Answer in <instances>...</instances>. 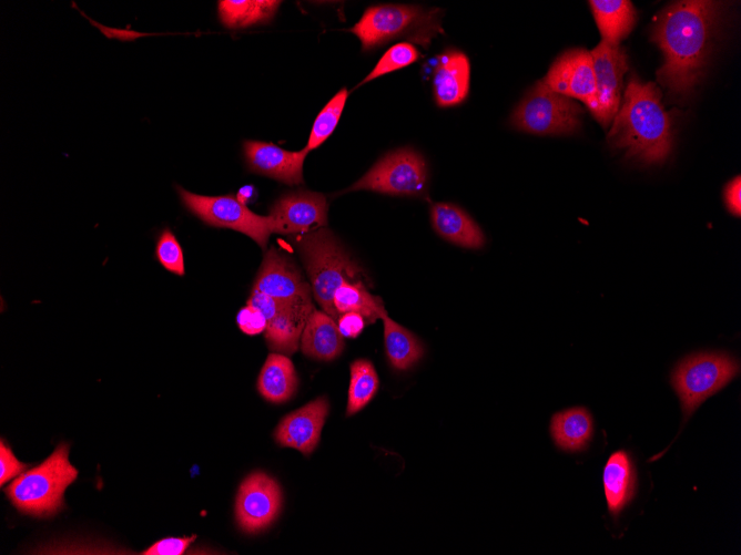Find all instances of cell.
I'll return each instance as SVG.
<instances>
[{
	"label": "cell",
	"mask_w": 741,
	"mask_h": 555,
	"mask_svg": "<svg viewBox=\"0 0 741 555\" xmlns=\"http://www.w3.org/2000/svg\"><path fill=\"white\" fill-rule=\"evenodd\" d=\"M720 2L676 1L653 19L651 41L663 54L658 82L670 95H688L700 82L712 49Z\"/></svg>",
	"instance_id": "1"
},
{
	"label": "cell",
	"mask_w": 741,
	"mask_h": 555,
	"mask_svg": "<svg viewBox=\"0 0 741 555\" xmlns=\"http://www.w3.org/2000/svg\"><path fill=\"white\" fill-rule=\"evenodd\" d=\"M661 90L636 74L629 78L623 102L612 120L607 141L627 158L662 164L673 146L672 116L661 102Z\"/></svg>",
	"instance_id": "2"
},
{
	"label": "cell",
	"mask_w": 741,
	"mask_h": 555,
	"mask_svg": "<svg viewBox=\"0 0 741 555\" xmlns=\"http://www.w3.org/2000/svg\"><path fill=\"white\" fill-rule=\"evenodd\" d=\"M292 240L308 275L315 300L337 321L339 314L334 306V292L345 281L359 280L363 268L326 227L294 235Z\"/></svg>",
	"instance_id": "3"
},
{
	"label": "cell",
	"mask_w": 741,
	"mask_h": 555,
	"mask_svg": "<svg viewBox=\"0 0 741 555\" xmlns=\"http://www.w3.org/2000/svg\"><path fill=\"white\" fill-rule=\"evenodd\" d=\"M443 14L440 8L419 4L372 6L348 31L359 39L363 51L375 50L396 39L428 49L433 39L444 33Z\"/></svg>",
	"instance_id": "4"
},
{
	"label": "cell",
	"mask_w": 741,
	"mask_h": 555,
	"mask_svg": "<svg viewBox=\"0 0 741 555\" xmlns=\"http://www.w3.org/2000/svg\"><path fill=\"white\" fill-rule=\"evenodd\" d=\"M68 455L69 446L59 445L44 462L20 474L7 486L6 494L20 512L50 516L62 507L63 493L78 476Z\"/></svg>",
	"instance_id": "5"
},
{
	"label": "cell",
	"mask_w": 741,
	"mask_h": 555,
	"mask_svg": "<svg viewBox=\"0 0 741 555\" xmlns=\"http://www.w3.org/2000/svg\"><path fill=\"white\" fill-rule=\"evenodd\" d=\"M739 371V361L727 352H697L682 359L671 373V386L680 399L683 423Z\"/></svg>",
	"instance_id": "6"
},
{
	"label": "cell",
	"mask_w": 741,
	"mask_h": 555,
	"mask_svg": "<svg viewBox=\"0 0 741 555\" xmlns=\"http://www.w3.org/2000/svg\"><path fill=\"white\" fill-rule=\"evenodd\" d=\"M582 109L542 81L536 82L510 115V125L536 135H570L580 127Z\"/></svg>",
	"instance_id": "7"
},
{
	"label": "cell",
	"mask_w": 741,
	"mask_h": 555,
	"mask_svg": "<svg viewBox=\"0 0 741 555\" xmlns=\"http://www.w3.org/2000/svg\"><path fill=\"white\" fill-rule=\"evenodd\" d=\"M427 183L428 171L425 158L414 148L403 147L384 155L364 176L338 194L363 189L422 197L426 194Z\"/></svg>",
	"instance_id": "8"
},
{
	"label": "cell",
	"mask_w": 741,
	"mask_h": 555,
	"mask_svg": "<svg viewBox=\"0 0 741 555\" xmlns=\"http://www.w3.org/2000/svg\"><path fill=\"white\" fill-rule=\"evenodd\" d=\"M185 208L209 226L237 230L255 240L266 250L272 234L268 216H262L241 204L232 194L205 196L176 185Z\"/></svg>",
	"instance_id": "9"
},
{
	"label": "cell",
	"mask_w": 741,
	"mask_h": 555,
	"mask_svg": "<svg viewBox=\"0 0 741 555\" xmlns=\"http://www.w3.org/2000/svg\"><path fill=\"white\" fill-rule=\"evenodd\" d=\"M247 304L266 319L264 337L270 349L291 354L300 348L301 335L315 309L312 299L283 301L252 289Z\"/></svg>",
	"instance_id": "10"
},
{
	"label": "cell",
	"mask_w": 741,
	"mask_h": 555,
	"mask_svg": "<svg viewBox=\"0 0 741 555\" xmlns=\"http://www.w3.org/2000/svg\"><path fill=\"white\" fill-rule=\"evenodd\" d=\"M590 53L596 95L587 107L603 127H608L619 110L623 75L629 69L628 56L623 48L603 40Z\"/></svg>",
	"instance_id": "11"
},
{
	"label": "cell",
	"mask_w": 741,
	"mask_h": 555,
	"mask_svg": "<svg viewBox=\"0 0 741 555\" xmlns=\"http://www.w3.org/2000/svg\"><path fill=\"white\" fill-rule=\"evenodd\" d=\"M282 507V491L273 477L253 472L241 484L235 501V517L241 530L257 533L267 528Z\"/></svg>",
	"instance_id": "12"
},
{
	"label": "cell",
	"mask_w": 741,
	"mask_h": 555,
	"mask_svg": "<svg viewBox=\"0 0 741 555\" xmlns=\"http://www.w3.org/2000/svg\"><path fill=\"white\" fill-rule=\"evenodd\" d=\"M328 205L316 192L300 189L281 196L270 209L272 234L301 235L326 227Z\"/></svg>",
	"instance_id": "13"
},
{
	"label": "cell",
	"mask_w": 741,
	"mask_h": 555,
	"mask_svg": "<svg viewBox=\"0 0 741 555\" xmlns=\"http://www.w3.org/2000/svg\"><path fill=\"white\" fill-rule=\"evenodd\" d=\"M253 290L277 300L312 299V288L296 263L274 246L265 250Z\"/></svg>",
	"instance_id": "14"
},
{
	"label": "cell",
	"mask_w": 741,
	"mask_h": 555,
	"mask_svg": "<svg viewBox=\"0 0 741 555\" xmlns=\"http://www.w3.org/2000/svg\"><path fill=\"white\" fill-rule=\"evenodd\" d=\"M552 91L582 101L587 106L596 95L592 56L586 49H571L560 54L541 80Z\"/></svg>",
	"instance_id": "15"
},
{
	"label": "cell",
	"mask_w": 741,
	"mask_h": 555,
	"mask_svg": "<svg viewBox=\"0 0 741 555\" xmlns=\"http://www.w3.org/2000/svg\"><path fill=\"white\" fill-rule=\"evenodd\" d=\"M243 154L250 172L288 185L303 184V165L308 152L286 151L276 144L247 140Z\"/></svg>",
	"instance_id": "16"
},
{
	"label": "cell",
	"mask_w": 741,
	"mask_h": 555,
	"mask_svg": "<svg viewBox=\"0 0 741 555\" xmlns=\"http://www.w3.org/2000/svg\"><path fill=\"white\" fill-rule=\"evenodd\" d=\"M326 397H319L285 415L274 431L275 441L309 455L317 446L328 414Z\"/></svg>",
	"instance_id": "17"
},
{
	"label": "cell",
	"mask_w": 741,
	"mask_h": 555,
	"mask_svg": "<svg viewBox=\"0 0 741 555\" xmlns=\"http://www.w3.org/2000/svg\"><path fill=\"white\" fill-rule=\"evenodd\" d=\"M436 56L433 72V95L436 104L440 107L461 104L469 93L468 56L457 49H447Z\"/></svg>",
	"instance_id": "18"
},
{
	"label": "cell",
	"mask_w": 741,
	"mask_h": 555,
	"mask_svg": "<svg viewBox=\"0 0 741 555\" xmlns=\"http://www.w3.org/2000/svg\"><path fill=\"white\" fill-rule=\"evenodd\" d=\"M430 222L440 237L455 245L471 249H479L485 245V236L480 227L455 204H432Z\"/></svg>",
	"instance_id": "19"
},
{
	"label": "cell",
	"mask_w": 741,
	"mask_h": 555,
	"mask_svg": "<svg viewBox=\"0 0 741 555\" xmlns=\"http://www.w3.org/2000/svg\"><path fill=\"white\" fill-rule=\"evenodd\" d=\"M344 346L337 321L325 311L314 309L301 335V351L306 357L331 361L342 353Z\"/></svg>",
	"instance_id": "20"
},
{
	"label": "cell",
	"mask_w": 741,
	"mask_h": 555,
	"mask_svg": "<svg viewBox=\"0 0 741 555\" xmlns=\"http://www.w3.org/2000/svg\"><path fill=\"white\" fill-rule=\"evenodd\" d=\"M602 480L608 510L617 516L636 494L637 472L630 454L623 450L612 453L603 467Z\"/></svg>",
	"instance_id": "21"
},
{
	"label": "cell",
	"mask_w": 741,
	"mask_h": 555,
	"mask_svg": "<svg viewBox=\"0 0 741 555\" xmlns=\"http://www.w3.org/2000/svg\"><path fill=\"white\" fill-rule=\"evenodd\" d=\"M298 384L292 360L281 353H270L257 379V390L267 401L282 403L290 400Z\"/></svg>",
	"instance_id": "22"
},
{
	"label": "cell",
	"mask_w": 741,
	"mask_h": 555,
	"mask_svg": "<svg viewBox=\"0 0 741 555\" xmlns=\"http://www.w3.org/2000/svg\"><path fill=\"white\" fill-rule=\"evenodd\" d=\"M550 433L559 449L568 452L581 451L592 438V417L582 407L560 411L551 418Z\"/></svg>",
	"instance_id": "23"
},
{
	"label": "cell",
	"mask_w": 741,
	"mask_h": 555,
	"mask_svg": "<svg viewBox=\"0 0 741 555\" xmlns=\"http://www.w3.org/2000/svg\"><path fill=\"white\" fill-rule=\"evenodd\" d=\"M589 6L602 40L619 45L631 32L637 20V11L631 1L592 0Z\"/></svg>",
	"instance_id": "24"
},
{
	"label": "cell",
	"mask_w": 741,
	"mask_h": 555,
	"mask_svg": "<svg viewBox=\"0 0 741 555\" xmlns=\"http://www.w3.org/2000/svg\"><path fill=\"white\" fill-rule=\"evenodd\" d=\"M384 325L385 351L389 363L396 370H407L424 354L420 340L408 329L394 321L388 314L380 318Z\"/></svg>",
	"instance_id": "25"
},
{
	"label": "cell",
	"mask_w": 741,
	"mask_h": 555,
	"mask_svg": "<svg viewBox=\"0 0 741 555\" xmlns=\"http://www.w3.org/2000/svg\"><path fill=\"white\" fill-rule=\"evenodd\" d=\"M281 1L222 0L217 2L220 21L230 29H242L272 21Z\"/></svg>",
	"instance_id": "26"
},
{
	"label": "cell",
	"mask_w": 741,
	"mask_h": 555,
	"mask_svg": "<svg viewBox=\"0 0 741 555\" xmlns=\"http://www.w3.org/2000/svg\"><path fill=\"white\" fill-rule=\"evenodd\" d=\"M334 306L339 316L354 311L362 315L366 323L375 322L387 312L382 298L372 295L361 279L342 284L334 292Z\"/></svg>",
	"instance_id": "27"
},
{
	"label": "cell",
	"mask_w": 741,
	"mask_h": 555,
	"mask_svg": "<svg viewBox=\"0 0 741 555\" xmlns=\"http://www.w3.org/2000/svg\"><path fill=\"white\" fill-rule=\"evenodd\" d=\"M379 387L374 364L366 359H357L351 364V380L346 415L361 411L376 394Z\"/></svg>",
	"instance_id": "28"
},
{
	"label": "cell",
	"mask_w": 741,
	"mask_h": 555,
	"mask_svg": "<svg viewBox=\"0 0 741 555\" xmlns=\"http://www.w3.org/2000/svg\"><path fill=\"white\" fill-rule=\"evenodd\" d=\"M348 91L341 89L317 114L304 147L307 152L321 146L334 132L343 113Z\"/></svg>",
	"instance_id": "29"
},
{
	"label": "cell",
	"mask_w": 741,
	"mask_h": 555,
	"mask_svg": "<svg viewBox=\"0 0 741 555\" xmlns=\"http://www.w3.org/2000/svg\"><path fill=\"white\" fill-rule=\"evenodd\" d=\"M420 58L417 48L409 42H398L390 47L378 60L374 69L357 85L361 86L376 78L403 69Z\"/></svg>",
	"instance_id": "30"
},
{
	"label": "cell",
	"mask_w": 741,
	"mask_h": 555,
	"mask_svg": "<svg viewBox=\"0 0 741 555\" xmlns=\"http://www.w3.org/2000/svg\"><path fill=\"white\" fill-rule=\"evenodd\" d=\"M155 258L168 271L185 275L183 249L169 227H164L156 237Z\"/></svg>",
	"instance_id": "31"
},
{
	"label": "cell",
	"mask_w": 741,
	"mask_h": 555,
	"mask_svg": "<svg viewBox=\"0 0 741 555\" xmlns=\"http://www.w3.org/2000/svg\"><path fill=\"white\" fill-rule=\"evenodd\" d=\"M236 323L242 332L254 336L265 331L266 319L264 315L255 308L246 304L236 315Z\"/></svg>",
	"instance_id": "32"
},
{
	"label": "cell",
	"mask_w": 741,
	"mask_h": 555,
	"mask_svg": "<svg viewBox=\"0 0 741 555\" xmlns=\"http://www.w3.org/2000/svg\"><path fill=\"white\" fill-rule=\"evenodd\" d=\"M196 535L187 537H168L155 542L145 549L144 555H181L194 542Z\"/></svg>",
	"instance_id": "33"
},
{
	"label": "cell",
	"mask_w": 741,
	"mask_h": 555,
	"mask_svg": "<svg viewBox=\"0 0 741 555\" xmlns=\"http://www.w3.org/2000/svg\"><path fill=\"white\" fill-rule=\"evenodd\" d=\"M28 464L17 460L12 451L1 440L0 443V484L3 485L10 479L21 474Z\"/></svg>",
	"instance_id": "34"
},
{
	"label": "cell",
	"mask_w": 741,
	"mask_h": 555,
	"mask_svg": "<svg viewBox=\"0 0 741 555\" xmlns=\"http://www.w3.org/2000/svg\"><path fill=\"white\" fill-rule=\"evenodd\" d=\"M366 325L365 318L354 311H347L339 316L337 327L343 337L356 338Z\"/></svg>",
	"instance_id": "35"
},
{
	"label": "cell",
	"mask_w": 741,
	"mask_h": 555,
	"mask_svg": "<svg viewBox=\"0 0 741 555\" xmlns=\"http://www.w3.org/2000/svg\"><path fill=\"white\" fill-rule=\"evenodd\" d=\"M724 204L728 210L735 215L740 216L741 214V178L737 176L731 179L724 187L723 191Z\"/></svg>",
	"instance_id": "36"
},
{
	"label": "cell",
	"mask_w": 741,
	"mask_h": 555,
	"mask_svg": "<svg viewBox=\"0 0 741 555\" xmlns=\"http://www.w3.org/2000/svg\"><path fill=\"white\" fill-rule=\"evenodd\" d=\"M235 196L241 204L247 206L256 199V188L251 184L243 185Z\"/></svg>",
	"instance_id": "37"
}]
</instances>
